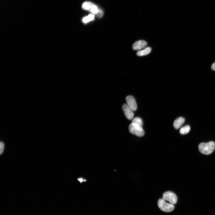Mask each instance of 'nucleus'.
I'll return each instance as SVG.
<instances>
[{
	"label": "nucleus",
	"instance_id": "obj_8",
	"mask_svg": "<svg viewBox=\"0 0 215 215\" xmlns=\"http://www.w3.org/2000/svg\"><path fill=\"white\" fill-rule=\"evenodd\" d=\"M185 121V119L182 117H179L174 121L173 123L174 127L176 129H178L180 128L184 124Z\"/></svg>",
	"mask_w": 215,
	"mask_h": 215
},
{
	"label": "nucleus",
	"instance_id": "obj_17",
	"mask_svg": "<svg viewBox=\"0 0 215 215\" xmlns=\"http://www.w3.org/2000/svg\"><path fill=\"white\" fill-rule=\"evenodd\" d=\"M211 68L212 70L215 71V62L212 65Z\"/></svg>",
	"mask_w": 215,
	"mask_h": 215
},
{
	"label": "nucleus",
	"instance_id": "obj_6",
	"mask_svg": "<svg viewBox=\"0 0 215 215\" xmlns=\"http://www.w3.org/2000/svg\"><path fill=\"white\" fill-rule=\"evenodd\" d=\"M122 109L126 118L131 120L134 116L133 111L131 109L127 104H124L122 106Z\"/></svg>",
	"mask_w": 215,
	"mask_h": 215
},
{
	"label": "nucleus",
	"instance_id": "obj_14",
	"mask_svg": "<svg viewBox=\"0 0 215 215\" xmlns=\"http://www.w3.org/2000/svg\"><path fill=\"white\" fill-rule=\"evenodd\" d=\"M99 9L97 6L94 5L91 9L90 12L93 14L96 15L98 13Z\"/></svg>",
	"mask_w": 215,
	"mask_h": 215
},
{
	"label": "nucleus",
	"instance_id": "obj_7",
	"mask_svg": "<svg viewBox=\"0 0 215 215\" xmlns=\"http://www.w3.org/2000/svg\"><path fill=\"white\" fill-rule=\"evenodd\" d=\"M147 43L145 41L140 40L135 43L133 45V48L135 50H140L145 47Z\"/></svg>",
	"mask_w": 215,
	"mask_h": 215
},
{
	"label": "nucleus",
	"instance_id": "obj_12",
	"mask_svg": "<svg viewBox=\"0 0 215 215\" xmlns=\"http://www.w3.org/2000/svg\"><path fill=\"white\" fill-rule=\"evenodd\" d=\"M94 14H90L88 16L84 17L82 19V21L84 23H87L93 20L94 19Z\"/></svg>",
	"mask_w": 215,
	"mask_h": 215
},
{
	"label": "nucleus",
	"instance_id": "obj_16",
	"mask_svg": "<svg viewBox=\"0 0 215 215\" xmlns=\"http://www.w3.org/2000/svg\"><path fill=\"white\" fill-rule=\"evenodd\" d=\"M96 15L98 18H101L103 15V12L102 10L99 9L98 13Z\"/></svg>",
	"mask_w": 215,
	"mask_h": 215
},
{
	"label": "nucleus",
	"instance_id": "obj_11",
	"mask_svg": "<svg viewBox=\"0 0 215 215\" xmlns=\"http://www.w3.org/2000/svg\"><path fill=\"white\" fill-rule=\"evenodd\" d=\"M190 130V127L189 125H187L182 127L180 130V133L182 135L188 134Z\"/></svg>",
	"mask_w": 215,
	"mask_h": 215
},
{
	"label": "nucleus",
	"instance_id": "obj_3",
	"mask_svg": "<svg viewBox=\"0 0 215 215\" xmlns=\"http://www.w3.org/2000/svg\"><path fill=\"white\" fill-rule=\"evenodd\" d=\"M158 206L162 211L165 212H170L174 209V205L166 202L163 199H159L158 202Z\"/></svg>",
	"mask_w": 215,
	"mask_h": 215
},
{
	"label": "nucleus",
	"instance_id": "obj_13",
	"mask_svg": "<svg viewBox=\"0 0 215 215\" xmlns=\"http://www.w3.org/2000/svg\"><path fill=\"white\" fill-rule=\"evenodd\" d=\"M132 123L135 124L142 127L143 125L142 121V119L138 117L134 118L132 121Z\"/></svg>",
	"mask_w": 215,
	"mask_h": 215
},
{
	"label": "nucleus",
	"instance_id": "obj_10",
	"mask_svg": "<svg viewBox=\"0 0 215 215\" xmlns=\"http://www.w3.org/2000/svg\"><path fill=\"white\" fill-rule=\"evenodd\" d=\"M94 5L91 2H85L82 4V7L84 10L90 11Z\"/></svg>",
	"mask_w": 215,
	"mask_h": 215
},
{
	"label": "nucleus",
	"instance_id": "obj_9",
	"mask_svg": "<svg viewBox=\"0 0 215 215\" xmlns=\"http://www.w3.org/2000/svg\"><path fill=\"white\" fill-rule=\"evenodd\" d=\"M151 49L150 47L146 48L144 50L139 51L137 53L138 56H142L147 55L149 54L151 52Z\"/></svg>",
	"mask_w": 215,
	"mask_h": 215
},
{
	"label": "nucleus",
	"instance_id": "obj_15",
	"mask_svg": "<svg viewBox=\"0 0 215 215\" xmlns=\"http://www.w3.org/2000/svg\"><path fill=\"white\" fill-rule=\"evenodd\" d=\"M0 151H1V154L3 152L4 148V144L3 142H1L0 143Z\"/></svg>",
	"mask_w": 215,
	"mask_h": 215
},
{
	"label": "nucleus",
	"instance_id": "obj_18",
	"mask_svg": "<svg viewBox=\"0 0 215 215\" xmlns=\"http://www.w3.org/2000/svg\"><path fill=\"white\" fill-rule=\"evenodd\" d=\"M78 180L80 183L84 181V180H83V179L82 178L78 179Z\"/></svg>",
	"mask_w": 215,
	"mask_h": 215
},
{
	"label": "nucleus",
	"instance_id": "obj_4",
	"mask_svg": "<svg viewBox=\"0 0 215 215\" xmlns=\"http://www.w3.org/2000/svg\"><path fill=\"white\" fill-rule=\"evenodd\" d=\"M163 199L165 201H169L170 204L174 205L177 203V198L176 195L173 193L168 191L165 193Z\"/></svg>",
	"mask_w": 215,
	"mask_h": 215
},
{
	"label": "nucleus",
	"instance_id": "obj_1",
	"mask_svg": "<svg viewBox=\"0 0 215 215\" xmlns=\"http://www.w3.org/2000/svg\"><path fill=\"white\" fill-rule=\"evenodd\" d=\"M198 149L202 154L209 155L212 154L215 149V143L210 141L207 143H201L199 145Z\"/></svg>",
	"mask_w": 215,
	"mask_h": 215
},
{
	"label": "nucleus",
	"instance_id": "obj_5",
	"mask_svg": "<svg viewBox=\"0 0 215 215\" xmlns=\"http://www.w3.org/2000/svg\"><path fill=\"white\" fill-rule=\"evenodd\" d=\"M127 104L133 111H135L137 109V106L135 100L132 96H128L126 98Z\"/></svg>",
	"mask_w": 215,
	"mask_h": 215
},
{
	"label": "nucleus",
	"instance_id": "obj_2",
	"mask_svg": "<svg viewBox=\"0 0 215 215\" xmlns=\"http://www.w3.org/2000/svg\"><path fill=\"white\" fill-rule=\"evenodd\" d=\"M129 132L139 137L144 135V131L142 127L135 124L131 123L129 126Z\"/></svg>",
	"mask_w": 215,
	"mask_h": 215
}]
</instances>
